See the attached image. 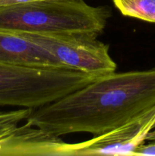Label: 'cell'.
<instances>
[{
  "mask_svg": "<svg viewBox=\"0 0 155 156\" xmlns=\"http://www.w3.org/2000/svg\"><path fill=\"white\" fill-rule=\"evenodd\" d=\"M155 107V69L115 72L57 101L32 110L27 123L61 136L100 135Z\"/></svg>",
  "mask_w": 155,
  "mask_h": 156,
  "instance_id": "cell-1",
  "label": "cell"
},
{
  "mask_svg": "<svg viewBox=\"0 0 155 156\" xmlns=\"http://www.w3.org/2000/svg\"><path fill=\"white\" fill-rule=\"evenodd\" d=\"M109 16V7L91 6L84 0H39L0 6V30L98 37Z\"/></svg>",
  "mask_w": 155,
  "mask_h": 156,
  "instance_id": "cell-2",
  "label": "cell"
},
{
  "mask_svg": "<svg viewBox=\"0 0 155 156\" xmlns=\"http://www.w3.org/2000/svg\"><path fill=\"white\" fill-rule=\"evenodd\" d=\"M88 82V75L76 70L0 64V105L35 109Z\"/></svg>",
  "mask_w": 155,
  "mask_h": 156,
  "instance_id": "cell-3",
  "label": "cell"
},
{
  "mask_svg": "<svg viewBox=\"0 0 155 156\" xmlns=\"http://www.w3.org/2000/svg\"><path fill=\"white\" fill-rule=\"evenodd\" d=\"M43 47L69 69L96 76L113 73L116 63L109 53V47L88 34L42 35L17 33Z\"/></svg>",
  "mask_w": 155,
  "mask_h": 156,
  "instance_id": "cell-4",
  "label": "cell"
},
{
  "mask_svg": "<svg viewBox=\"0 0 155 156\" xmlns=\"http://www.w3.org/2000/svg\"><path fill=\"white\" fill-rule=\"evenodd\" d=\"M155 125V107L94 138L70 143L71 156L133 155Z\"/></svg>",
  "mask_w": 155,
  "mask_h": 156,
  "instance_id": "cell-5",
  "label": "cell"
},
{
  "mask_svg": "<svg viewBox=\"0 0 155 156\" xmlns=\"http://www.w3.org/2000/svg\"><path fill=\"white\" fill-rule=\"evenodd\" d=\"M26 122L0 139V155L71 156L69 143Z\"/></svg>",
  "mask_w": 155,
  "mask_h": 156,
  "instance_id": "cell-6",
  "label": "cell"
},
{
  "mask_svg": "<svg viewBox=\"0 0 155 156\" xmlns=\"http://www.w3.org/2000/svg\"><path fill=\"white\" fill-rule=\"evenodd\" d=\"M0 64L68 69L56 56L36 43L17 33L4 30H0Z\"/></svg>",
  "mask_w": 155,
  "mask_h": 156,
  "instance_id": "cell-7",
  "label": "cell"
},
{
  "mask_svg": "<svg viewBox=\"0 0 155 156\" xmlns=\"http://www.w3.org/2000/svg\"><path fill=\"white\" fill-rule=\"evenodd\" d=\"M125 16L155 23V0H112Z\"/></svg>",
  "mask_w": 155,
  "mask_h": 156,
  "instance_id": "cell-8",
  "label": "cell"
},
{
  "mask_svg": "<svg viewBox=\"0 0 155 156\" xmlns=\"http://www.w3.org/2000/svg\"><path fill=\"white\" fill-rule=\"evenodd\" d=\"M31 108H21L15 111L0 112V139L9 134L23 120L29 117Z\"/></svg>",
  "mask_w": 155,
  "mask_h": 156,
  "instance_id": "cell-9",
  "label": "cell"
},
{
  "mask_svg": "<svg viewBox=\"0 0 155 156\" xmlns=\"http://www.w3.org/2000/svg\"><path fill=\"white\" fill-rule=\"evenodd\" d=\"M147 144H141L136 149L133 155H155V141H149Z\"/></svg>",
  "mask_w": 155,
  "mask_h": 156,
  "instance_id": "cell-10",
  "label": "cell"
},
{
  "mask_svg": "<svg viewBox=\"0 0 155 156\" xmlns=\"http://www.w3.org/2000/svg\"><path fill=\"white\" fill-rule=\"evenodd\" d=\"M34 1H39V0H0V6L18 4V3L30 2H34Z\"/></svg>",
  "mask_w": 155,
  "mask_h": 156,
  "instance_id": "cell-11",
  "label": "cell"
},
{
  "mask_svg": "<svg viewBox=\"0 0 155 156\" xmlns=\"http://www.w3.org/2000/svg\"><path fill=\"white\" fill-rule=\"evenodd\" d=\"M146 140H147V141H155V125L153 129L147 134V137H146Z\"/></svg>",
  "mask_w": 155,
  "mask_h": 156,
  "instance_id": "cell-12",
  "label": "cell"
}]
</instances>
